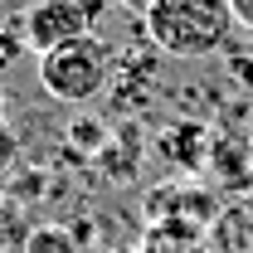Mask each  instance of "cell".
I'll list each match as a JSON object with an SVG mask.
<instances>
[{
    "label": "cell",
    "mask_w": 253,
    "mask_h": 253,
    "mask_svg": "<svg viewBox=\"0 0 253 253\" xmlns=\"http://www.w3.org/2000/svg\"><path fill=\"white\" fill-rule=\"evenodd\" d=\"M141 25H146V39L170 59L224 54L234 30H239L229 0H151Z\"/></svg>",
    "instance_id": "1"
},
{
    "label": "cell",
    "mask_w": 253,
    "mask_h": 253,
    "mask_svg": "<svg viewBox=\"0 0 253 253\" xmlns=\"http://www.w3.org/2000/svg\"><path fill=\"white\" fill-rule=\"evenodd\" d=\"M107 83H112V54L97 34L39 54V88L63 107H83V102L102 97Z\"/></svg>",
    "instance_id": "2"
},
{
    "label": "cell",
    "mask_w": 253,
    "mask_h": 253,
    "mask_svg": "<svg viewBox=\"0 0 253 253\" xmlns=\"http://www.w3.org/2000/svg\"><path fill=\"white\" fill-rule=\"evenodd\" d=\"M102 10H107V0H30L20 15V44L34 54H49L59 44L88 39Z\"/></svg>",
    "instance_id": "3"
},
{
    "label": "cell",
    "mask_w": 253,
    "mask_h": 253,
    "mask_svg": "<svg viewBox=\"0 0 253 253\" xmlns=\"http://www.w3.org/2000/svg\"><path fill=\"white\" fill-rule=\"evenodd\" d=\"M25 253H78V244H73L63 229L44 224V229H34L30 239H25Z\"/></svg>",
    "instance_id": "4"
},
{
    "label": "cell",
    "mask_w": 253,
    "mask_h": 253,
    "mask_svg": "<svg viewBox=\"0 0 253 253\" xmlns=\"http://www.w3.org/2000/svg\"><path fill=\"white\" fill-rule=\"evenodd\" d=\"M15 166H20V131L0 117V180H5Z\"/></svg>",
    "instance_id": "5"
},
{
    "label": "cell",
    "mask_w": 253,
    "mask_h": 253,
    "mask_svg": "<svg viewBox=\"0 0 253 253\" xmlns=\"http://www.w3.org/2000/svg\"><path fill=\"white\" fill-rule=\"evenodd\" d=\"M229 5H234V20L244 30H253V0H229Z\"/></svg>",
    "instance_id": "6"
},
{
    "label": "cell",
    "mask_w": 253,
    "mask_h": 253,
    "mask_svg": "<svg viewBox=\"0 0 253 253\" xmlns=\"http://www.w3.org/2000/svg\"><path fill=\"white\" fill-rule=\"evenodd\" d=\"M117 5H126V10H136V15H146V5H151V0H117Z\"/></svg>",
    "instance_id": "7"
},
{
    "label": "cell",
    "mask_w": 253,
    "mask_h": 253,
    "mask_svg": "<svg viewBox=\"0 0 253 253\" xmlns=\"http://www.w3.org/2000/svg\"><path fill=\"white\" fill-rule=\"evenodd\" d=\"M0 112H5V88H0Z\"/></svg>",
    "instance_id": "8"
},
{
    "label": "cell",
    "mask_w": 253,
    "mask_h": 253,
    "mask_svg": "<svg viewBox=\"0 0 253 253\" xmlns=\"http://www.w3.org/2000/svg\"><path fill=\"white\" fill-rule=\"evenodd\" d=\"M0 210H5V200H0Z\"/></svg>",
    "instance_id": "9"
}]
</instances>
